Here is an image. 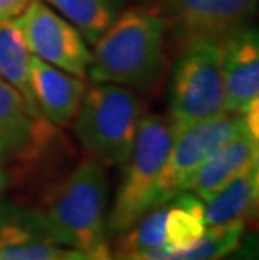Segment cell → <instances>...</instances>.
Segmentation results:
<instances>
[{
  "label": "cell",
  "mask_w": 259,
  "mask_h": 260,
  "mask_svg": "<svg viewBox=\"0 0 259 260\" xmlns=\"http://www.w3.org/2000/svg\"><path fill=\"white\" fill-rule=\"evenodd\" d=\"M168 111L175 126L225 113L220 44L200 42L179 54L170 86Z\"/></svg>",
  "instance_id": "5"
},
{
  "label": "cell",
  "mask_w": 259,
  "mask_h": 260,
  "mask_svg": "<svg viewBox=\"0 0 259 260\" xmlns=\"http://www.w3.org/2000/svg\"><path fill=\"white\" fill-rule=\"evenodd\" d=\"M225 113L244 116L259 106V37L246 27L220 42Z\"/></svg>",
  "instance_id": "10"
},
{
  "label": "cell",
  "mask_w": 259,
  "mask_h": 260,
  "mask_svg": "<svg viewBox=\"0 0 259 260\" xmlns=\"http://www.w3.org/2000/svg\"><path fill=\"white\" fill-rule=\"evenodd\" d=\"M145 108L131 87L95 82L86 87L74 131L93 158L104 165L125 167L133 149Z\"/></svg>",
  "instance_id": "3"
},
{
  "label": "cell",
  "mask_w": 259,
  "mask_h": 260,
  "mask_svg": "<svg viewBox=\"0 0 259 260\" xmlns=\"http://www.w3.org/2000/svg\"><path fill=\"white\" fill-rule=\"evenodd\" d=\"M32 0H0V20H14L29 7Z\"/></svg>",
  "instance_id": "18"
},
{
  "label": "cell",
  "mask_w": 259,
  "mask_h": 260,
  "mask_svg": "<svg viewBox=\"0 0 259 260\" xmlns=\"http://www.w3.org/2000/svg\"><path fill=\"white\" fill-rule=\"evenodd\" d=\"M246 126L244 116L233 113H220L192 124L175 126L172 146L158 176L153 208L185 191L190 176Z\"/></svg>",
  "instance_id": "7"
},
{
  "label": "cell",
  "mask_w": 259,
  "mask_h": 260,
  "mask_svg": "<svg viewBox=\"0 0 259 260\" xmlns=\"http://www.w3.org/2000/svg\"><path fill=\"white\" fill-rule=\"evenodd\" d=\"M14 22L32 56L82 79L88 76L93 59L90 46L79 30L46 2L32 0Z\"/></svg>",
  "instance_id": "8"
},
{
  "label": "cell",
  "mask_w": 259,
  "mask_h": 260,
  "mask_svg": "<svg viewBox=\"0 0 259 260\" xmlns=\"http://www.w3.org/2000/svg\"><path fill=\"white\" fill-rule=\"evenodd\" d=\"M0 260H86L78 250L57 245L49 239H36L0 247Z\"/></svg>",
  "instance_id": "17"
},
{
  "label": "cell",
  "mask_w": 259,
  "mask_h": 260,
  "mask_svg": "<svg viewBox=\"0 0 259 260\" xmlns=\"http://www.w3.org/2000/svg\"><path fill=\"white\" fill-rule=\"evenodd\" d=\"M95 44L123 10V0H42Z\"/></svg>",
  "instance_id": "16"
},
{
  "label": "cell",
  "mask_w": 259,
  "mask_h": 260,
  "mask_svg": "<svg viewBox=\"0 0 259 260\" xmlns=\"http://www.w3.org/2000/svg\"><path fill=\"white\" fill-rule=\"evenodd\" d=\"M86 81L31 56V89L41 114L54 126L73 124L86 92Z\"/></svg>",
  "instance_id": "12"
},
{
  "label": "cell",
  "mask_w": 259,
  "mask_h": 260,
  "mask_svg": "<svg viewBox=\"0 0 259 260\" xmlns=\"http://www.w3.org/2000/svg\"><path fill=\"white\" fill-rule=\"evenodd\" d=\"M108 178L95 158L81 161L54 193L44 213L51 239L86 260H114L106 242Z\"/></svg>",
  "instance_id": "2"
},
{
  "label": "cell",
  "mask_w": 259,
  "mask_h": 260,
  "mask_svg": "<svg viewBox=\"0 0 259 260\" xmlns=\"http://www.w3.org/2000/svg\"><path fill=\"white\" fill-rule=\"evenodd\" d=\"M257 0H158L162 15L179 54L200 42L220 44L251 25Z\"/></svg>",
  "instance_id": "6"
},
{
  "label": "cell",
  "mask_w": 259,
  "mask_h": 260,
  "mask_svg": "<svg viewBox=\"0 0 259 260\" xmlns=\"http://www.w3.org/2000/svg\"><path fill=\"white\" fill-rule=\"evenodd\" d=\"M93 46L88 69L93 82L148 91L162 74L167 29L153 5H140L123 10Z\"/></svg>",
  "instance_id": "1"
},
{
  "label": "cell",
  "mask_w": 259,
  "mask_h": 260,
  "mask_svg": "<svg viewBox=\"0 0 259 260\" xmlns=\"http://www.w3.org/2000/svg\"><path fill=\"white\" fill-rule=\"evenodd\" d=\"M259 200V165L229 181L222 190L204 202V220L207 226L236 220L246 222L256 213Z\"/></svg>",
  "instance_id": "14"
},
{
  "label": "cell",
  "mask_w": 259,
  "mask_h": 260,
  "mask_svg": "<svg viewBox=\"0 0 259 260\" xmlns=\"http://www.w3.org/2000/svg\"><path fill=\"white\" fill-rule=\"evenodd\" d=\"M31 56L15 22L0 20V79L14 86L32 111L41 114L31 89Z\"/></svg>",
  "instance_id": "15"
},
{
  "label": "cell",
  "mask_w": 259,
  "mask_h": 260,
  "mask_svg": "<svg viewBox=\"0 0 259 260\" xmlns=\"http://www.w3.org/2000/svg\"><path fill=\"white\" fill-rule=\"evenodd\" d=\"M5 183H7V178H5L4 170H2V167H0V195H2L4 188H5Z\"/></svg>",
  "instance_id": "19"
},
{
  "label": "cell",
  "mask_w": 259,
  "mask_h": 260,
  "mask_svg": "<svg viewBox=\"0 0 259 260\" xmlns=\"http://www.w3.org/2000/svg\"><path fill=\"white\" fill-rule=\"evenodd\" d=\"M175 136V124L160 114H143L125 175L108 218L113 234H126L150 212L155 202L158 176Z\"/></svg>",
  "instance_id": "4"
},
{
  "label": "cell",
  "mask_w": 259,
  "mask_h": 260,
  "mask_svg": "<svg viewBox=\"0 0 259 260\" xmlns=\"http://www.w3.org/2000/svg\"><path fill=\"white\" fill-rule=\"evenodd\" d=\"M52 135L54 124L32 111L24 96L0 79V163L37 153Z\"/></svg>",
  "instance_id": "11"
},
{
  "label": "cell",
  "mask_w": 259,
  "mask_h": 260,
  "mask_svg": "<svg viewBox=\"0 0 259 260\" xmlns=\"http://www.w3.org/2000/svg\"><path fill=\"white\" fill-rule=\"evenodd\" d=\"M257 135L249 128H242L233 140L227 141L212 154L187 181L185 191L194 193L202 202H207L219 190L238 178L244 171L259 165Z\"/></svg>",
  "instance_id": "13"
},
{
  "label": "cell",
  "mask_w": 259,
  "mask_h": 260,
  "mask_svg": "<svg viewBox=\"0 0 259 260\" xmlns=\"http://www.w3.org/2000/svg\"><path fill=\"white\" fill-rule=\"evenodd\" d=\"M206 229L204 202L194 193L182 191L143 215L123 234L118 247L133 250L157 247L182 250L199 240Z\"/></svg>",
  "instance_id": "9"
}]
</instances>
